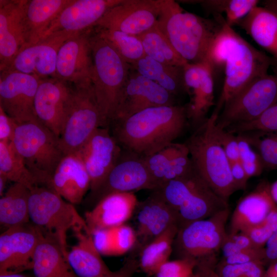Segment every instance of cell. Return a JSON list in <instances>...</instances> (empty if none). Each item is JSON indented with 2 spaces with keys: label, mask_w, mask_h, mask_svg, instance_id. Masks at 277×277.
Here are the masks:
<instances>
[{
  "label": "cell",
  "mask_w": 277,
  "mask_h": 277,
  "mask_svg": "<svg viewBox=\"0 0 277 277\" xmlns=\"http://www.w3.org/2000/svg\"><path fill=\"white\" fill-rule=\"evenodd\" d=\"M205 60L214 70H224L223 86L213 113L219 116L224 106L254 79L268 73L272 57L253 47L229 26L224 18L222 26Z\"/></svg>",
  "instance_id": "obj_1"
},
{
  "label": "cell",
  "mask_w": 277,
  "mask_h": 277,
  "mask_svg": "<svg viewBox=\"0 0 277 277\" xmlns=\"http://www.w3.org/2000/svg\"><path fill=\"white\" fill-rule=\"evenodd\" d=\"M188 122L186 106L151 107L112 121V135L124 150L144 157L173 143Z\"/></svg>",
  "instance_id": "obj_2"
},
{
  "label": "cell",
  "mask_w": 277,
  "mask_h": 277,
  "mask_svg": "<svg viewBox=\"0 0 277 277\" xmlns=\"http://www.w3.org/2000/svg\"><path fill=\"white\" fill-rule=\"evenodd\" d=\"M207 19L185 12L172 0H163L156 26L188 63L204 61L211 43L220 30L224 17Z\"/></svg>",
  "instance_id": "obj_3"
},
{
  "label": "cell",
  "mask_w": 277,
  "mask_h": 277,
  "mask_svg": "<svg viewBox=\"0 0 277 277\" xmlns=\"http://www.w3.org/2000/svg\"><path fill=\"white\" fill-rule=\"evenodd\" d=\"M218 115L212 113L184 144L193 165L210 188L228 201L237 189L232 177L230 162L215 134Z\"/></svg>",
  "instance_id": "obj_4"
},
{
  "label": "cell",
  "mask_w": 277,
  "mask_h": 277,
  "mask_svg": "<svg viewBox=\"0 0 277 277\" xmlns=\"http://www.w3.org/2000/svg\"><path fill=\"white\" fill-rule=\"evenodd\" d=\"M90 41L92 56L91 85L107 125L112 120L131 70L112 46L95 30Z\"/></svg>",
  "instance_id": "obj_5"
},
{
  "label": "cell",
  "mask_w": 277,
  "mask_h": 277,
  "mask_svg": "<svg viewBox=\"0 0 277 277\" xmlns=\"http://www.w3.org/2000/svg\"><path fill=\"white\" fill-rule=\"evenodd\" d=\"M11 143L39 185L50 187L53 173L65 155L58 137L37 119L16 123Z\"/></svg>",
  "instance_id": "obj_6"
},
{
  "label": "cell",
  "mask_w": 277,
  "mask_h": 277,
  "mask_svg": "<svg viewBox=\"0 0 277 277\" xmlns=\"http://www.w3.org/2000/svg\"><path fill=\"white\" fill-rule=\"evenodd\" d=\"M29 209L32 223L43 234L57 242L66 259L67 232L75 227L87 225L84 218L73 204L65 201L53 189L44 185L30 190Z\"/></svg>",
  "instance_id": "obj_7"
},
{
  "label": "cell",
  "mask_w": 277,
  "mask_h": 277,
  "mask_svg": "<svg viewBox=\"0 0 277 277\" xmlns=\"http://www.w3.org/2000/svg\"><path fill=\"white\" fill-rule=\"evenodd\" d=\"M73 86L70 106L58 137L65 155L77 152L98 128L107 126L91 84Z\"/></svg>",
  "instance_id": "obj_8"
},
{
  "label": "cell",
  "mask_w": 277,
  "mask_h": 277,
  "mask_svg": "<svg viewBox=\"0 0 277 277\" xmlns=\"http://www.w3.org/2000/svg\"><path fill=\"white\" fill-rule=\"evenodd\" d=\"M277 102V73L257 77L233 96L223 107L216 125L226 129L255 120Z\"/></svg>",
  "instance_id": "obj_9"
},
{
  "label": "cell",
  "mask_w": 277,
  "mask_h": 277,
  "mask_svg": "<svg viewBox=\"0 0 277 277\" xmlns=\"http://www.w3.org/2000/svg\"><path fill=\"white\" fill-rule=\"evenodd\" d=\"M229 213L228 208L180 228L173 243L176 253L180 258L199 261L221 249Z\"/></svg>",
  "instance_id": "obj_10"
},
{
  "label": "cell",
  "mask_w": 277,
  "mask_h": 277,
  "mask_svg": "<svg viewBox=\"0 0 277 277\" xmlns=\"http://www.w3.org/2000/svg\"><path fill=\"white\" fill-rule=\"evenodd\" d=\"M155 189L143 158L125 150L98 188L89 192L85 203L88 206L93 207L112 193Z\"/></svg>",
  "instance_id": "obj_11"
},
{
  "label": "cell",
  "mask_w": 277,
  "mask_h": 277,
  "mask_svg": "<svg viewBox=\"0 0 277 277\" xmlns=\"http://www.w3.org/2000/svg\"><path fill=\"white\" fill-rule=\"evenodd\" d=\"M41 80L17 71H1L0 107L16 123L37 119L34 103Z\"/></svg>",
  "instance_id": "obj_12"
},
{
  "label": "cell",
  "mask_w": 277,
  "mask_h": 277,
  "mask_svg": "<svg viewBox=\"0 0 277 277\" xmlns=\"http://www.w3.org/2000/svg\"><path fill=\"white\" fill-rule=\"evenodd\" d=\"M163 0H122L110 8L95 27L138 36L154 27Z\"/></svg>",
  "instance_id": "obj_13"
},
{
  "label": "cell",
  "mask_w": 277,
  "mask_h": 277,
  "mask_svg": "<svg viewBox=\"0 0 277 277\" xmlns=\"http://www.w3.org/2000/svg\"><path fill=\"white\" fill-rule=\"evenodd\" d=\"M175 97L131 66L129 75L122 91L111 123L126 118L149 108L177 105Z\"/></svg>",
  "instance_id": "obj_14"
},
{
  "label": "cell",
  "mask_w": 277,
  "mask_h": 277,
  "mask_svg": "<svg viewBox=\"0 0 277 277\" xmlns=\"http://www.w3.org/2000/svg\"><path fill=\"white\" fill-rule=\"evenodd\" d=\"M41 231L29 222L6 229L0 235V274L32 269Z\"/></svg>",
  "instance_id": "obj_15"
},
{
  "label": "cell",
  "mask_w": 277,
  "mask_h": 277,
  "mask_svg": "<svg viewBox=\"0 0 277 277\" xmlns=\"http://www.w3.org/2000/svg\"><path fill=\"white\" fill-rule=\"evenodd\" d=\"M76 33L57 32L42 38L35 43L24 46L6 69L33 75L40 79L56 77L58 50L67 39Z\"/></svg>",
  "instance_id": "obj_16"
},
{
  "label": "cell",
  "mask_w": 277,
  "mask_h": 277,
  "mask_svg": "<svg viewBox=\"0 0 277 277\" xmlns=\"http://www.w3.org/2000/svg\"><path fill=\"white\" fill-rule=\"evenodd\" d=\"M73 93V86L57 77L41 79L34 99L37 119L59 137Z\"/></svg>",
  "instance_id": "obj_17"
},
{
  "label": "cell",
  "mask_w": 277,
  "mask_h": 277,
  "mask_svg": "<svg viewBox=\"0 0 277 277\" xmlns=\"http://www.w3.org/2000/svg\"><path fill=\"white\" fill-rule=\"evenodd\" d=\"M92 29L75 34L61 46L57 57L56 77L74 86L91 84Z\"/></svg>",
  "instance_id": "obj_18"
},
{
  "label": "cell",
  "mask_w": 277,
  "mask_h": 277,
  "mask_svg": "<svg viewBox=\"0 0 277 277\" xmlns=\"http://www.w3.org/2000/svg\"><path fill=\"white\" fill-rule=\"evenodd\" d=\"M122 148L106 127L98 128L77 152L91 182L90 192L96 190L116 164Z\"/></svg>",
  "instance_id": "obj_19"
},
{
  "label": "cell",
  "mask_w": 277,
  "mask_h": 277,
  "mask_svg": "<svg viewBox=\"0 0 277 277\" xmlns=\"http://www.w3.org/2000/svg\"><path fill=\"white\" fill-rule=\"evenodd\" d=\"M184 68V81L190 101L187 109L188 122L194 129L207 118L206 114L214 103V69L205 60L199 63H187Z\"/></svg>",
  "instance_id": "obj_20"
},
{
  "label": "cell",
  "mask_w": 277,
  "mask_h": 277,
  "mask_svg": "<svg viewBox=\"0 0 277 277\" xmlns=\"http://www.w3.org/2000/svg\"><path fill=\"white\" fill-rule=\"evenodd\" d=\"M122 0H72L51 23L43 37L66 31L80 33L95 27L111 7Z\"/></svg>",
  "instance_id": "obj_21"
},
{
  "label": "cell",
  "mask_w": 277,
  "mask_h": 277,
  "mask_svg": "<svg viewBox=\"0 0 277 277\" xmlns=\"http://www.w3.org/2000/svg\"><path fill=\"white\" fill-rule=\"evenodd\" d=\"M26 0L0 1V71L9 67L26 45L23 14Z\"/></svg>",
  "instance_id": "obj_22"
},
{
  "label": "cell",
  "mask_w": 277,
  "mask_h": 277,
  "mask_svg": "<svg viewBox=\"0 0 277 277\" xmlns=\"http://www.w3.org/2000/svg\"><path fill=\"white\" fill-rule=\"evenodd\" d=\"M136 209V238L144 246L171 226H178L176 212L155 190L138 202Z\"/></svg>",
  "instance_id": "obj_23"
},
{
  "label": "cell",
  "mask_w": 277,
  "mask_h": 277,
  "mask_svg": "<svg viewBox=\"0 0 277 277\" xmlns=\"http://www.w3.org/2000/svg\"><path fill=\"white\" fill-rule=\"evenodd\" d=\"M138 202L134 192L114 193L104 197L85 214L90 232L92 234L98 229L125 224L135 211Z\"/></svg>",
  "instance_id": "obj_24"
},
{
  "label": "cell",
  "mask_w": 277,
  "mask_h": 277,
  "mask_svg": "<svg viewBox=\"0 0 277 277\" xmlns=\"http://www.w3.org/2000/svg\"><path fill=\"white\" fill-rule=\"evenodd\" d=\"M89 175L77 152L64 155L51 181L50 187L67 202L78 204L90 189Z\"/></svg>",
  "instance_id": "obj_25"
},
{
  "label": "cell",
  "mask_w": 277,
  "mask_h": 277,
  "mask_svg": "<svg viewBox=\"0 0 277 277\" xmlns=\"http://www.w3.org/2000/svg\"><path fill=\"white\" fill-rule=\"evenodd\" d=\"M270 185L261 183L239 201L231 216L230 233L244 232L261 223L277 206L271 196Z\"/></svg>",
  "instance_id": "obj_26"
},
{
  "label": "cell",
  "mask_w": 277,
  "mask_h": 277,
  "mask_svg": "<svg viewBox=\"0 0 277 277\" xmlns=\"http://www.w3.org/2000/svg\"><path fill=\"white\" fill-rule=\"evenodd\" d=\"M77 243L68 251L67 261L77 277H95L109 272L96 249L87 225L72 228Z\"/></svg>",
  "instance_id": "obj_27"
},
{
  "label": "cell",
  "mask_w": 277,
  "mask_h": 277,
  "mask_svg": "<svg viewBox=\"0 0 277 277\" xmlns=\"http://www.w3.org/2000/svg\"><path fill=\"white\" fill-rule=\"evenodd\" d=\"M228 208V201L217 195L201 177L177 211L179 229Z\"/></svg>",
  "instance_id": "obj_28"
},
{
  "label": "cell",
  "mask_w": 277,
  "mask_h": 277,
  "mask_svg": "<svg viewBox=\"0 0 277 277\" xmlns=\"http://www.w3.org/2000/svg\"><path fill=\"white\" fill-rule=\"evenodd\" d=\"M71 1L26 0L23 14L25 45L40 40L51 23Z\"/></svg>",
  "instance_id": "obj_29"
},
{
  "label": "cell",
  "mask_w": 277,
  "mask_h": 277,
  "mask_svg": "<svg viewBox=\"0 0 277 277\" xmlns=\"http://www.w3.org/2000/svg\"><path fill=\"white\" fill-rule=\"evenodd\" d=\"M236 25L271 54L277 66V13L258 5Z\"/></svg>",
  "instance_id": "obj_30"
},
{
  "label": "cell",
  "mask_w": 277,
  "mask_h": 277,
  "mask_svg": "<svg viewBox=\"0 0 277 277\" xmlns=\"http://www.w3.org/2000/svg\"><path fill=\"white\" fill-rule=\"evenodd\" d=\"M32 270L35 277H77L57 242L42 231L34 253Z\"/></svg>",
  "instance_id": "obj_31"
},
{
  "label": "cell",
  "mask_w": 277,
  "mask_h": 277,
  "mask_svg": "<svg viewBox=\"0 0 277 277\" xmlns=\"http://www.w3.org/2000/svg\"><path fill=\"white\" fill-rule=\"evenodd\" d=\"M184 66L164 64L147 55L131 65L134 70L154 82L175 97L187 93Z\"/></svg>",
  "instance_id": "obj_32"
},
{
  "label": "cell",
  "mask_w": 277,
  "mask_h": 277,
  "mask_svg": "<svg viewBox=\"0 0 277 277\" xmlns=\"http://www.w3.org/2000/svg\"><path fill=\"white\" fill-rule=\"evenodd\" d=\"M30 190L22 184L14 183L0 199V223L6 229L30 222Z\"/></svg>",
  "instance_id": "obj_33"
},
{
  "label": "cell",
  "mask_w": 277,
  "mask_h": 277,
  "mask_svg": "<svg viewBox=\"0 0 277 277\" xmlns=\"http://www.w3.org/2000/svg\"><path fill=\"white\" fill-rule=\"evenodd\" d=\"M178 230L177 225L172 226L143 247L138 265L144 272L155 274L169 261Z\"/></svg>",
  "instance_id": "obj_34"
},
{
  "label": "cell",
  "mask_w": 277,
  "mask_h": 277,
  "mask_svg": "<svg viewBox=\"0 0 277 277\" xmlns=\"http://www.w3.org/2000/svg\"><path fill=\"white\" fill-rule=\"evenodd\" d=\"M141 41L146 55L161 63L183 66L188 62L173 48L169 40L155 25L136 36Z\"/></svg>",
  "instance_id": "obj_35"
},
{
  "label": "cell",
  "mask_w": 277,
  "mask_h": 277,
  "mask_svg": "<svg viewBox=\"0 0 277 277\" xmlns=\"http://www.w3.org/2000/svg\"><path fill=\"white\" fill-rule=\"evenodd\" d=\"M0 174L9 181L22 184L29 190L39 185L11 142H0Z\"/></svg>",
  "instance_id": "obj_36"
},
{
  "label": "cell",
  "mask_w": 277,
  "mask_h": 277,
  "mask_svg": "<svg viewBox=\"0 0 277 277\" xmlns=\"http://www.w3.org/2000/svg\"><path fill=\"white\" fill-rule=\"evenodd\" d=\"M94 28L127 63L132 65L146 55L137 36L117 30L97 27Z\"/></svg>",
  "instance_id": "obj_37"
},
{
  "label": "cell",
  "mask_w": 277,
  "mask_h": 277,
  "mask_svg": "<svg viewBox=\"0 0 277 277\" xmlns=\"http://www.w3.org/2000/svg\"><path fill=\"white\" fill-rule=\"evenodd\" d=\"M213 15L225 13L226 23L230 27L236 25L260 3L258 0H205L194 1Z\"/></svg>",
  "instance_id": "obj_38"
},
{
  "label": "cell",
  "mask_w": 277,
  "mask_h": 277,
  "mask_svg": "<svg viewBox=\"0 0 277 277\" xmlns=\"http://www.w3.org/2000/svg\"><path fill=\"white\" fill-rule=\"evenodd\" d=\"M185 148L184 143L173 142L156 152L143 157L153 180L155 190L161 186L165 173L172 160Z\"/></svg>",
  "instance_id": "obj_39"
},
{
  "label": "cell",
  "mask_w": 277,
  "mask_h": 277,
  "mask_svg": "<svg viewBox=\"0 0 277 277\" xmlns=\"http://www.w3.org/2000/svg\"><path fill=\"white\" fill-rule=\"evenodd\" d=\"M259 154L264 169H277V133H241Z\"/></svg>",
  "instance_id": "obj_40"
},
{
  "label": "cell",
  "mask_w": 277,
  "mask_h": 277,
  "mask_svg": "<svg viewBox=\"0 0 277 277\" xmlns=\"http://www.w3.org/2000/svg\"><path fill=\"white\" fill-rule=\"evenodd\" d=\"M233 134L245 133H277V102L255 120L232 125L227 129Z\"/></svg>",
  "instance_id": "obj_41"
},
{
  "label": "cell",
  "mask_w": 277,
  "mask_h": 277,
  "mask_svg": "<svg viewBox=\"0 0 277 277\" xmlns=\"http://www.w3.org/2000/svg\"><path fill=\"white\" fill-rule=\"evenodd\" d=\"M239 151V161L249 179L260 175L264 169L257 151L241 134L236 135Z\"/></svg>",
  "instance_id": "obj_42"
},
{
  "label": "cell",
  "mask_w": 277,
  "mask_h": 277,
  "mask_svg": "<svg viewBox=\"0 0 277 277\" xmlns=\"http://www.w3.org/2000/svg\"><path fill=\"white\" fill-rule=\"evenodd\" d=\"M197 261L189 258H180L168 261L155 274L156 277H194Z\"/></svg>",
  "instance_id": "obj_43"
},
{
  "label": "cell",
  "mask_w": 277,
  "mask_h": 277,
  "mask_svg": "<svg viewBox=\"0 0 277 277\" xmlns=\"http://www.w3.org/2000/svg\"><path fill=\"white\" fill-rule=\"evenodd\" d=\"M263 264L260 262L241 264L221 263L216 272L221 277H264Z\"/></svg>",
  "instance_id": "obj_44"
},
{
  "label": "cell",
  "mask_w": 277,
  "mask_h": 277,
  "mask_svg": "<svg viewBox=\"0 0 277 277\" xmlns=\"http://www.w3.org/2000/svg\"><path fill=\"white\" fill-rule=\"evenodd\" d=\"M256 247L250 238L244 232L227 233L222 246L224 258L241 251Z\"/></svg>",
  "instance_id": "obj_45"
},
{
  "label": "cell",
  "mask_w": 277,
  "mask_h": 277,
  "mask_svg": "<svg viewBox=\"0 0 277 277\" xmlns=\"http://www.w3.org/2000/svg\"><path fill=\"white\" fill-rule=\"evenodd\" d=\"M115 255L123 254L130 250L137 240L136 232L124 224L114 228Z\"/></svg>",
  "instance_id": "obj_46"
},
{
  "label": "cell",
  "mask_w": 277,
  "mask_h": 277,
  "mask_svg": "<svg viewBox=\"0 0 277 277\" xmlns=\"http://www.w3.org/2000/svg\"><path fill=\"white\" fill-rule=\"evenodd\" d=\"M215 134L230 162L239 161V143L236 135L215 125Z\"/></svg>",
  "instance_id": "obj_47"
},
{
  "label": "cell",
  "mask_w": 277,
  "mask_h": 277,
  "mask_svg": "<svg viewBox=\"0 0 277 277\" xmlns=\"http://www.w3.org/2000/svg\"><path fill=\"white\" fill-rule=\"evenodd\" d=\"M92 235L94 245L101 255H115L114 228L98 229Z\"/></svg>",
  "instance_id": "obj_48"
},
{
  "label": "cell",
  "mask_w": 277,
  "mask_h": 277,
  "mask_svg": "<svg viewBox=\"0 0 277 277\" xmlns=\"http://www.w3.org/2000/svg\"><path fill=\"white\" fill-rule=\"evenodd\" d=\"M264 248H252L241 251L237 253L224 258L222 263L227 264H241L252 262H264Z\"/></svg>",
  "instance_id": "obj_49"
},
{
  "label": "cell",
  "mask_w": 277,
  "mask_h": 277,
  "mask_svg": "<svg viewBox=\"0 0 277 277\" xmlns=\"http://www.w3.org/2000/svg\"><path fill=\"white\" fill-rule=\"evenodd\" d=\"M243 232L250 238L256 247L264 248L274 232L263 221Z\"/></svg>",
  "instance_id": "obj_50"
},
{
  "label": "cell",
  "mask_w": 277,
  "mask_h": 277,
  "mask_svg": "<svg viewBox=\"0 0 277 277\" xmlns=\"http://www.w3.org/2000/svg\"><path fill=\"white\" fill-rule=\"evenodd\" d=\"M16 123L0 107V142L12 141Z\"/></svg>",
  "instance_id": "obj_51"
},
{
  "label": "cell",
  "mask_w": 277,
  "mask_h": 277,
  "mask_svg": "<svg viewBox=\"0 0 277 277\" xmlns=\"http://www.w3.org/2000/svg\"><path fill=\"white\" fill-rule=\"evenodd\" d=\"M230 165L232 177L237 190L245 189L249 179L242 164L239 161L230 162Z\"/></svg>",
  "instance_id": "obj_52"
},
{
  "label": "cell",
  "mask_w": 277,
  "mask_h": 277,
  "mask_svg": "<svg viewBox=\"0 0 277 277\" xmlns=\"http://www.w3.org/2000/svg\"><path fill=\"white\" fill-rule=\"evenodd\" d=\"M138 265V262L133 258L128 259L124 265L115 271H110L102 275L95 277H132Z\"/></svg>",
  "instance_id": "obj_53"
},
{
  "label": "cell",
  "mask_w": 277,
  "mask_h": 277,
  "mask_svg": "<svg viewBox=\"0 0 277 277\" xmlns=\"http://www.w3.org/2000/svg\"><path fill=\"white\" fill-rule=\"evenodd\" d=\"M264 250V262L271 263L277 260V229L266 243Z\"/></svg>",
  "instance_id": "obj_54"
},
{
  "label": "cell",
  "mask_w": 277,
  "mask_h": 277,
  "mask_svg": "<svg viewBox=\"0 0 277 277\" xmlns=\"http://www.w3.org/2000/svg\"><path fill=\"white\" fill-rule=\"evenodd\" d=\"M195 275L196 277H221L205 260L197 261Z\"/></svg>",
  "instance_id": "obj_55"
},
{
  "label": "cell",
  "mask_w": 277,
  "mask_h": 277,
  "mask_svg": "<svg viewBox=\"0 0 277 277\" xmlns=\"http://www.w3.org/2000/svg\"><path fill=\"white\" fill-rule=\"evenodd\" d=\"M277 276V260L270 263L267 270L265 271L264 277Z\"/></svg>",
  "instance_id": "obj_56"
},
{
  "label": "cell",
  "mask_w": 277,
  "mask_h": 277,
  "mask_svg": "<svg viewBox=\"0 0 277 277\" xmlns=\"http://www.w3.org/2000/svg\"><path fill=\"white\" fill-rule=\"evenodd\" d=\"M264 7L277 13V0L265 1L263 2Z\"/></svg>",
  "instance_id": "obj_57"
},
{
  "label": "cell",
  "mask_w": 277,
  "mask_h": 277,
  "mask_svg": "<svg viewBox=\"0 0 277 277\" xmlns=\"http://www.w3.org/2000/svg\"><path fill=\"white\" fill-rule=\"evenodd\" d=\"M9 180L3 174H0V195L2 197L4 194V190Z\"/></svg>",
  "instance_id": "obj_58"
},
{
  "label": "cell",
  "mask_w": 277,
  "mask_h": 277,
  "mask_svg": "<svg viewBox=\"0 0 277 277\" xmlns=\"http://www.w3.org/2000/svg\"><path fill=\"white\" fill-rule=\"evenodd\" d=\"M270 190L274 201L277 204V180L270 185Z\"/></svg>",
  "instance_id": "obj_59"
},
{
  "label": "cell",
  "mask_w": 277,
  "mask_h": 277,
  "mask_svg": "<svg viewBox=\"0 0 277 277\" xmlns=\"http://www.w3.org/2000/svg\"><path fill=\"white\" fill-rule=\"evenodd\" d=\"M0 277H30L21 273L0 274Z\"/></svg>",
  "instance_id": "obj_60"
},
{
  "label": "cell",
  "mask_w": 277,
  "mask_h": 277,
  "mask_svg": "<svg viewBox=\"0 0 277 277\" xmlns=\"http://www.w3.org/2000/svg\"><path fill=\"white\" fill-rule=\"evenodd\" d=\"M194 277H196V276H195V275H194Z\"/></svg>",
  "instance_id": "obj_61"
}]
</instances>
